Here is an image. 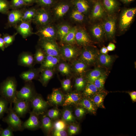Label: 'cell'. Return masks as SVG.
<instances>
[{
	"label": "cell",
	"instance_id": "cell-19",
	"mask_svg": "<svg viewBox=\"0 0 136 136\" xmlns=\"http://www.w3.org/2000/svg\"><path fill=\"white\" fill-rule=\"evenodd\" d=\"M41 70L40 67L30 68L28 71L22 72L20 76L25 82L31 81L39 78Z\"/></svg>",
	"mask_w": 136,
	"mask_h": 136
},
{
	"label": "cell",
	"instance_id": "cell-13",
	"mask_svg": "<svg viewBox=\"0 0 136 136\" xmlns=\"http://www.w3.org/2000/svg\"><path fill=\"white\" fill-rule=\"evenodd\" d=\"M136 12L135 8L128 9L124 11L121 15L120 22V26L122 30H125L129 26Z\"/></svg>",
	"mask_w": 136,
	"mask_h": 136
},
{
	"label": "cell",
	"instance_id": "cell-10",
	"mask_svg": "<svg viewBox=\"0 0 136 136\" xmlns=\"http://www.w3.org/2000/svg\"><path fill=\"white\" fill-rule=\"evenodd\" d=\"M32 110L38 115L43 114L48 106V103L41 96L37 93L30 101Z\"/></svg>",
	"mask_w": 136,
	"mask_h": 136
},
{
	"label": "cell",
	"instance_id": "cell-63",
	"mask_svg": "<svg viewBox=\"0 0 136 136\" xmlns=\"http://www.w3.org/2000/svg\"><path fill=\"white\" fill-rule=\"evenodd\" d=\"M60 0H55L56 2L57 1H60Z\"/></svg>",
	"mask_w": 136,
	"mask_h": 136
},
{
	"label": "cell",
	"instance_id": "cell-41",
	"mask_svg": "<svg viewBox=\"0 0 136 136\" xmlns=\"http://www.w3.org/2000/svg\"><path fill=\"white\" fill-rule=\"evenodd\" d=\"M9 104L6 99L1 96H0V119L3 117L5 113H7Z\"/></svg>",
	"mask_w": 136,
	"mask_h": 136
},
{
	"label": "cell",
	"instance_id": "cell-8",
	"mask_svg": "<svg viewBox=\"0 0 136 136\" xmlns=\"http://www.w3.org/2000/svg\"><path fill=\"white\" fill-rule=\"evenodd\" d=\"M37 93L32 81L26 82L21 89L17 91L16 98L30 101Z\"/></svg>",
	"mask_w": 136,
	"mask_h": 136
},
{
	"label": "cell",
	"instance_id": "cell-40",
	"mask_svg": "<svg viewBox=\"0 0 136 136\" xmlns=\"http://www.w3.org/2000/svg\"><path fill=\"white\" fill-rule=\"evenodd\" d=\"M107 77V73L105 74L100 76L93 83L98 91L104 89V84Z\"/></svg>",
	"mask_w": 136,
	"mask_h": 136
},
{
	"label": "cell",
	"instance_id": "cell-39",
	"mask_svg": "<svg viewBox=\"0 0 136 136\" xmlns=\"http://www.w3.org/2000/svg\"><path fill=\"white\" fill-rule=\"evenodd\" d=\"M87 83V80L84 75L78 76L76 78L75 82V87L78 91L83 90Z\"/></svg>",
	"mask_w": 136,
	"mask_h": 136
},
{
	"label": "cell",
	"instance_id": "cell-59",
	"mask_svg": "<svg viewBox=\"0 0 136 136\" xmlns=\"http://www.w3.org/2000/svg\"><path fill=\"white\" fill-rule=\"evenodd\" d=\"M27 6H30L36 3L37 0H23Z\"/></svg>",
	"mask_w": 136,
	"mask_h": 136
},
{
	"label": "cell",
	"instance_id": "cell-33",
	"mask_svg": "<svg viewBox=\"0 0 136 136\" xmlns=\"http://www.w3.org/2000/svg\"><path fill=\"white\" fill-rule=\"evenodd\" d=\"M52 127V124L51 119L46 115H43L41 122V127L47 134L49 133Z\"/></svg>",
	"mask_w": 136,
	"mask_h": 136
},
{
	"label": "cell",
	"instance_id": "cell-23",
	"mask_svg": "<svg viewBox=\"0 0 136 136\" xmlns=\"http://www.w3.org/2000/svg\"><path fill=\"white\" fill-rule=\"evenodd\" d=\"M115 59L114 56L110 55L108 54H102L99 53L96 63L98 64L99 66L107 68L112 66Z\"/></svg>",
	"mask_w": 136,
	"mask_h": 136
},
{
	"label": "cell",
	"instance_id": "cell-47",
	"mask_svg": "<svg viewBox=\"0 0 136 136\" xmlns=\"http://www.w3.org/2000/svg\"><path fill=\"white\" fill-rule=\"evenodd\" d=\"M62 118L64 121L69 122H73L74 119L72 112L69 109H66L63 112Z\"/></svg>",
	"mask_w": 136,
	"mask_h": 136
},
{
	"label": "cell",
	"instance_id": "cell-62",
	"mask_svg": "<svg viewBox=\"0 0 136 136\" xmlns=\"http://www.w3.org/2000/svg\"><path fill=\"white\" fill-rule=\"evenodd\" d=\"M2 128L1 127V125L0 124V134Z\"/></svg>",
	"mask_w": 136,
	"mask_h": 136
},
{
	"label": "cell",
	"instance_id": "cell-38",
	"mask_svg": "<svg viewBox=\"0 0 136 136\" xmlns=\"http://www.w3.org/2000/svg\"><path fill=\"white\" fill-rule=\"evenodd\" d=\"M103 4L109 13L113 12L116 9L118 4L116 0H103Z\"/></svg>",
	"mask_w": 136,
	"mask_h": 136
},
{
	"label": "cell",
	"instance_id": "cell-37",
	"mask_svg": "<svg viewBox=\"0 0 136 136\" xmlns=\"http://www.w3.org/2000/svg\"><path fill=\"white\" fill-rule=\"evenodd\" d=\"M46 54L38 45L36 47L34 57L36 63L41 64L44 60Z\"/></svg>",
	"mask_w": 136,
	"mask_h": 136
},
{
	"label": "cell",
	"instance_id": "cell-60",
	"mask_svg": "<svg viewBox=\"0 0 136 136\" xmlns=\"http://www.w3.org/2000/svg\"><path fill=\"white\" fill-rule=\"evenodd\" d=\"M108 51L107 47L104 46L100 49L99 53L102 54H108Z\"/></svg>",
	"mask_w": 136,
	"mask_h": 136
},
{
	"label": "cell",
	"instance_id": "cell-16",
	"mask_svg": "<svg viewBox=\"0 0 136 136\" xmlns=\"http://www.w3.org/2000/svg\"><path fill=\"white\" fill-rule=\"evenodd\" d=\"M31 21H21L15 27L17 32L24 39L34 34L31 26Z\"/></svg>",
	"mask_w": 136,
	"mask_h": 136
},
{
	"label": "cell",
	"instance_id": "cell-24",
	"mask_svg": "<svg viewBox=\"0 0 136 136\" xmlns=\"http://www.w3.org/2000/svg\"><path fill=\"white\" fill-rule=\"evenodd\" d=\"M89 0H71L72 7L84 14L86 13L90 8Z\"/></svg>",
	"mask_w": 136,
	"mask_h": 136
},
{
	"label": "cell",
	"instance_id": "cell-34",
	"mask_svg": "<svg viewBox=\"0 0 136 136\" xmlns=\"http://www.w3.org/2000/svg\"><path fill=\"white\" fill-rule=\"evenodd\" d=\"M84 89L83 95L86 98H89L98 91L94 83H87Z\"/></svg>",
	"mask_w": 136,
	"mask_h": 136
},
{
	"label": "cell",
	"instance_id": "cell-51",
	"mask_svg": "<svg viewBox=\"0 0 136 136\" xmlns=\"http://www.w3.org/2000/svg\"><path fill=\"white\" fill-rule=\"evenodd\" d=\"M61 84L62 88L64 91H68L71 88V80L69 79L63 80L61 81Z\"/></svg>",
	"mask_w": 136,
	"mask_h": 136
},
{
	"label": "cell",
	"instance_id": "cell-49",
	"mask_svg": "<svg viewBox=\"0 0 136 136\" xmlns=\"http://www.w3.org/2000/svg\"><path fill=\"white\" fill-rule=\"evenodd\" d=\"M59 115V111L56 109H51L48 111L46 115L51 119H53L58 117Z\"/></svg>",
	"mask_w": 136,
	"mask_h": 136
},
{
	"label": "cell",
	"instance_id": "cell-53",
	"mask_svg": "<svg viewBox=\"0 0 136 136\" xmlns=\"http://www.w3.org/2000/svg\"><path fill=\"white\" fill-rule=\"evenodd\" d=\"M79 130V127L77 125H71L68 128V132L69 134L71 135H74L78 133Z\"/></svg>",
	"mask_w": 136,
	"mask_h": 136
},
{
	"label": "cell",
	"instance_id": "cell-4",
	"mask_svg": "<svg viewBox=\"0 0 136 136\" xmlns=\"http://www.w3.org/2000/svg\"><path fill=\"white\" fill-rule=\"evenodd\" d=\"M81 50L75 45L64 44L60 48V57L64 61H73L80 55Z\"/></svg>",
	"mask_w": 136,
	"mask_h": 136
},
{
	"label": "cell",
	"instance_id": "cell-17",
	"mask_svg": "<svg viewBox=\"0 0 136 136\" xmlns=\"http://www.w3.org/2000/svg\"><path fill=\"white\" fill-rule=\"evenodd\" d=\"M76 44L83 47L90 45L92 41L87 32L83 29L78 28L75 35Z\"/></svg>",
	"mask_w": 136,
	"mask_h": 136
},
{
	"label": "cell",
	"instance_id": "cell-55",
	"mask_svg": "<svg viewBox=\"0 0 136 136\" xmlns=\"http://www.w3.org/2000/svg\"><path fill=\"white\" fill-rule=\"evenodd\" d=\"M53 135L55 136H66L67 134L64 130H55L53 133Z\"/></svg>",
	"mask_w": 136,
	"mask_h": 136
},
{
	"label": "cell",
	"instance_id": "cell-56",
	"mask_svg": "<svg viewBox=\"0 0 136 136\" xmlns=\"http://www.w3.org/2000/svg\"><path fill=\"white\" fill-rule=\"evenodd\" d=\"M6 48L5 44L2 35L0 34V49L4 51Z\"/></svg>",
	"mask_w": 136,
	"mask_h": 136
},
{
	"label": "cell",
	"instance_id": "cell-48",
	"mask_svg": "<svg viewBox=\"0 0 136 136\" xmlns=\"http://www.w3.org/2000/svg\"><path fill=\"white\" fill-rule=\"evenodd\" d=\"M66 126V124L64 120H58L55 122L54 124L55 130H64Z\"/></svg>",
	"mask_w": 136,
	"mask_h": 136
},
{
	"label": "cell",
	"instance_id": "cell-14",
	"mask_svg": "<svg viewBox=\"0 0 136 136\" xmlns=\"http://www.w3.org/2000/svg\"><path fill=\"white\" fill-rule=\"evenodd\" d=\"M17 62L18 65L30 68L33 67L36 64L34 55L29 52H23L20 54Z\"/></svg>",
	"mask_w": 136,
	"mask_h": 136
},
{
	"label": "cell",
	"instance_id": "cell-46",
	"mask_svg": "<svg viewBox=\"0 0 136 136\" xmlns=\"http://www.w3.org/2000/svg\"><path fill=\"white\" fill-rule=\"evenodd\" d=\"M10 9V1L8 0H0V13L7 14Z\"/></svg>",
	"mask_w": 136,
	"mask_h": 136
},
{
	"label": "cell",
	"instance_id": "cell-36",
	"mask_svg": "<svg viewBox=\"0 0 136 136\" xmlns=\"http://www.w3.org/2000/svg\"><path fill=\"white\" fill-rule=\"evenodd\" d=\"M92 35L97 40L101 41L103 37V28L99 24H96L94 25L91 30Z\"/></svg>",
	"mask_w": 136,
	"mask_h": 136
},
{
	"label": "cell",
	"instance_id": "cell-61",
	"mask_svg": "<svg viewBox=\"0 0 136 136\" xmlns=\"http://www.w3.org/2000/svg\"><path fill=\"white\" fill-rule=\"evenodd\" d=\"M124 3H127L130 2L134 0H121Z\"/></svg>",
	"mask_w": 136,
	"mask_h": 136
},
{
	"label": "cell",
	"instance_id": "cell-21",
	"mask_svg": "<svg viewBox=\"0 0 136 136\" xmlns=\"http://www.w3.org/2000/svg\"><path fill=\"white\" fill-rule=\"evenodd\" d=\"M108 92L105 90L98 91L94 95L89 98L97 108L105 109L104 101Z\"/></svg>",
	"mask_w": 136,
	"mask_h": 136
},
{
	"label": "cell",
	"instance_id": "cell-7",
	"mask_svg": "<svg viewBox=\"0 0 136 136\" xmlns=\"http://www.w3.org/2000/svg\"><path fill=\"white\" fill-rule=\"evenodd\" d=\"M38 45L43 49L46 55L60 57V47L56 41L39 39Z\"/></svg>",
	"mask_w": 136,
	"mask_h": 136
},
{
	"label": "cell",
	"instance_id": "cell-20",
	"mask_svg": "<svg viewBox=\"0 0 136 136\" xmlns=\"http://www.w3.org/2000/svg\"><path fill=\"white\" fill-rule=\"evenodd\" d=\"M104 68L98 66L86 73L85 77L87 83H93L97 78L102 75L107 73Z\"/></svg>",
	"mask_w": 136,
	"mask_h": 136
},
{
	"label": "cell",
	"instance_id": "cell-44",
	"mask_svg": "<svg viewBox=\"0 0 136 136\" xmlns=\"http://www.w3.org/2000/svg\"><path fill=\"white\" fill-rule=\"evenodd\" d=\"M56 2L55 0H37L36 3L40 7L50 9Z\"/></svg>",
	"mask_w": 136,
	"mask_h": 136
},
{
	"label": "cell",
	"instance_id": "cell-45",
	"mask_svg": "<svg viewBox=\"0 0 136 136\" xmlns=\"http://www.w3.org/2000/svg\"><path fill=\"white\" fill-rule=\"evenodd\" d=\"M71 14L70 17L73 20L76 22H82L84 19L83 14L73 9Z\"/></svg>",
	"mask_w": 136,
	"mask_h": 136
},
{
	"label": "cell",
	"instance_id": "cell-42",
	"mask_svg": "<svg viewBox=\"0 0 136 136\" xmlns=\"http://www.w3.org/2000/svg\"><path fill=\"white\" fill-rule=\"evenodd\" d=\"M10 2L11 10L21 9L27 6L23 0H11Z\"/></svg>",
	"mask_w": 136,
	"mask_h": 136
},
{
	"label": "cell",
	"instance_id": "cell-3",
	"mask_svg": "<svg viewBox=\"0 0 136 136\" xmlns=\"http://www.w3.org/2000/svg\"><path fill=\"white\" fill-rule=\"evenodd\" d=\"M7 114L6 116L2 118L3 121L7 123L14 131H23L24 130L22 125L23 122L14 111L12 104H10Z\"/></svg>",
	"mask_w": 136,
	"mask_h": 136
},
{
	"label": "cell",
	"instance_id": "cell-57",
	"mask_svg": "<svg viewBox=\"0 0 136 136\" xmlns=\"http://www.w3.org/2000/svg\"><path fill=\"white\" fill-rule=\"evenodd\" d=\"M127 92L129 95L132 101L134 102H135L136 101V92L133 91Z\"/></svg>",
	"mask_w": 136,
	"mask_h": 136
},
{
	"label": "cell",
	"instance_id": "cell-5",
	"mask_svg": "<svg viewBox=\"0 0 136 136\" xmlns=\"http://www.w3.org/2000/svg\"><path fill=\"white\" fill-rule=\"evenodd\" d=\"M49 9L41 7L37 8L32 21L37 27L51 23V16Z\"/></svg>",
	"mask_w": 136,
	"mask_h": 136
},
{
	"label": "cell",
	"instance_id": "cell-22",
	"mask_svg": "<svg viewBox=\"0 0 136 136\" xmlns=\"http://www.w3.org/2000/svg\"><path fill=\"white\" fill-rule=\"evenodd\" d=\"M60 59L59 56H53L46 55L44 60L41 64L40 67L42 69H54L59 62Z\"/></svg>",
	"mask_w": 136,
	"mask_h": 136
},
{
	"label": "cell",
	"instance_id": "cell-1",
	"mask_svg": "<svg viewBox=\"0 0 136 136\" xmlns=\"http://www.w3.org/2000/svg\"><path fill=\"white\" fill-rule=\"evenodd\" d=\"M17 81L13 77H9L0 84V95L12 104L16 98Z\"/></svg>",
	"mask_w": 136,
	"mask_h": 136
},
{
	"label": "cell",
	"instance_id": "cell-18",
	"mask_svg": "<svg viewBox=\"0 0 136 136\" xmlns=\"http://www.w3.org/2000/svg\"><path fill=\"white\" fill-rule=\"evenodd\" d=\"M89 66L82 61L76 59L72 61L71 67L72 70L78 76L85 75Z\"/></svg>",
	"mask_w": 136,
	"mask_h": 136
},
{
	"label": "cell",
	"instance_id": "cell-52",
	"mask_svg": "<svg viewBox=\"0 0 136 136\" xmlns=\"http://www.w3.org/2000/svg\"><path fill=\"white\" fill-rule=\"evenodd\" d=\"M86 110L82 107L77 108L75 111V116L79 118L82 117L86 113Z\"/></svg>",
	"mask_w": 136,
	"mask_h": 136
},
{
	"label": "cell",
	"instance_id": "cell-32",
	"mask_svg": "<svg viewBox=\"0 0 136 136\" xmlns=\"http://www.w3.org/2000/svg\"><path fill=\"white\" fill-rule=\"evenodd\" d=\"M72 27L66 23H63L59 25L56 28L57 38L62 42Z\"/></svg>",
	"mask_w": 136,
	"mask_h": 136
},
{
	"label": "cell",
	"instance_id": "cell-25",
	"mask_svg": "<svg viewBox=\"0 0 136 136\" xmlns=\"http://www.w3.org/2000/svg\"><path fill=\"white\" fill-rule=\"evenodd\" d=\"M103 28L108 38L113 39L115 30L116 23L115 19L113 18L107 19L104 22Z\"/></svg>",
	"mask_w": 136,
	"mask_h": 136
},
{
	"label": "cell",
	"instance_id": "cell-30",
	"mask_svg": "<svg viewBox=\"0 0 136 136\" xmlns=\"http://www.w3.org/2000/svg\"><path fill=\"white\" fill-rule=\"evenodd\" d=\"M79 103L81 107L89 112L95 115L97 108L89 98L86 97L82 99Z\"/></svg>",
	"mask_w": 136,
	"mask_h": 136
},
{
	"label": "cell",
	"instance_id": "cell-12",
	"mask_svg": "<svg viewBox=\"0 0 136 136\" xmlns=\"http://www.w3.org/2000/svg\"><path fill=\"white\" fill-rule=\"evenodd\" d=\"M25 8L21 9H12L7 13L8 21L6 28H14L22 21L24 10Z\"/></svg>",
	"mask_w": 136,
	"mask_h": 136
},
{
	"label": "cell",
	"instance_id": "cell-54",
	"mask_svg": "<svg viewBox=\"0 0 136 136\" xmlns=\"http://www.w3.org/2000/svg\"><path fill=\"white\" fill-rule=\"evenodd\" d=\"M37 8L35 7L30 8V11L27 21H32L35 15Z\"/></svg>",
	"mask_w": 136,
	"mask_h": 136
},
{
	"label": "cell",
	"instance_id": "cell-58",
	"mask_svg": "<svg viewBox=\"0 0 136 136\" xmlns=\"http://www.w3.org/2000/svg\"><path fill=\"white\" fill-rule=\"evenodd\" d=\"M107 47L108 51H112L115 50L116 46L114 44L112 43H110Z\"/></svg>",
	"mask_w": 136,
	"mask_h": 136
},
{
	"label": "cell",
	"instance_id": "cell-50",
	"mask_svg": "<svg viewBox=\"0 0 136 136\" xmlns=\"http://www.w3.org/2000/svg\"><path fill=\"white\" fill-rule=\"evenodd\" d=\"M13 131L12 128L10 126H8L6 128L2 129L0 134V136H14Z\"/></svg>",
	"mask_w": 136,
	"mask_h": 136
},
{
	"label": "cell",
	"instance_id": "cell-9",
	"mask_svg": "<svg viewBox=\"0 0 136 136\" xmlns=\"http://www.w3.org/2000/svg\"><path fill=\"white\" fill-rule=\"evenodd\" d=\"M52 8L55 18L58 19L62 18L72 8L71 0L57 1Z\"/></svg>",
	"mask_w": 136,
	"mask_h": 136
},
{
	"label": "cell",
	"instance_id": "cell-11",
	"mask_svg": "<svg viewBox=\"0 0 136 136\" xmlns=\"http://www.w3.org/2000/svg\"><path fill=\"white\" fill-rule=\"evenodd\" d=\"M13 103L14 104L13 109L20 117H23L30 111L31 106L30 101L16 98Z\"/></svg>",
	"mask_w": 136,
	"mask_h": 136
},
{
	"label": "cell",
	"instance_id": "cell-27",
	"mask_svg": "<svg viewBox=\"0 0 136 136\" xmlns=\"http://www.w3.org/2000/svg\"><path fill=\"white\" fill-rule=\"evenodd\" d=\"M48 99L50 103L58 105L61 104L63 99V94L58 89H54L52 93L48 97Z\"/></svg>",
	"mask_w": 136,
	"mask_h": 136
},
{
	"label": "cell",
	"instance_id": "cell-2",
	"mask_svg": "<svg viewBox=\"0 0 136 136\" xmlns=\"http://www.w3.org/2000/svg\"><path fill=\"white\" fill-rule=\"evenodd\" d=\"M99 53L97 49L91 45L83 47L81 50L78 59L89 66L94 65L96 63Z\"/></svg>",
	"mask_w": 136,
	"mask_h": 136
},
{
	"label": "cell",
	"instance_id": "cell-31",
	"mask_svg": "<svg viewBox=\"0 0 136 136\" xmlns=\"http://www.w3.org/2000/svg\"><path fill=\"white\" fill-rule=\"evenodd\" d=\"M77 29L76 26L72 27L69 31L62 40V42L64 44H76L75 35Z\"/></svg>",
	"mask_w": 136,
	"mask_h": 136
},
{
	"label": "cell",
	"instance_id": "cell-43",
	"mask_svg": "<svg viewBox=\"0 0 136 136\" xmlns=\"http://www.w3.org/2000/svg\"><path fill=\"white\" fill-rule=\"evenodd\" d=\"M18 33L17 32L12 35L8 33H4L2 37L4 41L6 48L11 45L15 39V37Z\"/></svg>",
	"mask_w": 136,
	"mask_h": 136
},
{
	"label": "cell",
	"instance_id": "cell-15",
	"mask_svg": "<svg viewBox=\"0 0 136 136\" xmlns=\"http://www.w3.org/2000/svg\"><path fill=\"white\" fill-rule=\"evenodd\" d=\"M29 117L22 124L24 129L34 130L41 127V122L39 120V115L32 111H30Z\"/></svg>",
	"mask_w": 136,
	"mask_h": 136
},
{
	"label": "cell",
	"instance_id": "cell-29",
	"mask_svg": "<svg viewBox=\"0 0 136 136\" xmlns=\"http://www.w3.org/2000/svg\"><path fill=\"white\" fill-rule=\"evenodd\" d=\"M104 14V10L101 3L99 1L96 2L93 5L91 14V17L93 19L101 18Z\"/></svg>",
	"mask_w": 136,
	"mask_h": 136
},
{
	"label": "cell",
	"instance_id": "cell-35",
	"mask_svg": "<svg viewBox=\"0 0 136 136\" xmlns=\"http://www.w3.org/2000/svg\"><path fill=\"white\" fill-rule=\"evenodd\" d=\"M58 71L62 75L68 76L70 75L72 70L71 67L65 62L59 63L57 65Z\"/></svg>",
	"mask_w": 136,
	"mask_h": 136
},
{
	"label": "cell",
	"instance_id": "cell-28",
	"mask_svg": "<svg viewBox=\"0 0 136 136\" xmlns=\"http://www.w3.org/2000/svg\"><path fill=\"white\" fill-rule=\"evenodd\" d=\"M81 94L78 92H72L68 94L65 97L63 105L67 106L79 103L82 99Z\"/></svg>",
	"mask_w": 136,
	"mask_h": 136
},
{
	"label": "cell",
	"instance_id": "cell-26",
	"mask_svg": "<svg viewBox=\"0 0 136 136\" xmlns=\"http://www.w3.org/2000/svg\"><path fill=\"white\" fill-rule=\"evenodd\" d=\"M54 73V69H42L38 80L43 86H46Z\"/></svg>",
	"mask_w": 136,
	"mask_h": 136
},
{
	"label": "cell",
	"instance_id": "cell-6",
	"mask_svg": "<svg viewBox=\"0 0 136 136\" xmlns=\"http://www.w3.org/2000/svg\"><path fill=\"white\" fill-rule=\"evenodd\" d=\"M37 28L34 34L38 36L39 39L56 41L57 38L56 28L51 23Z\"/></svg>",
	"mask_w": 136,
	"mask_h": 136
}]
</instances>
